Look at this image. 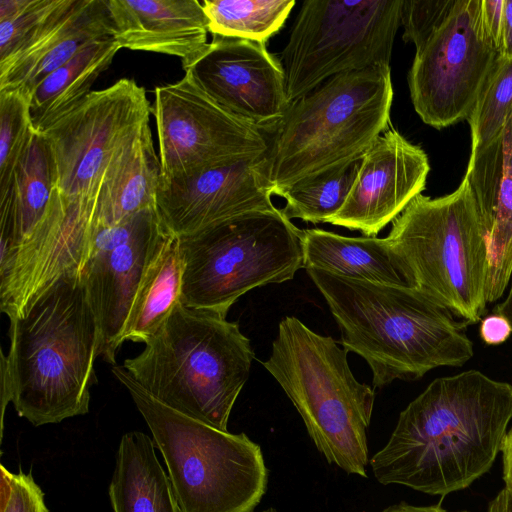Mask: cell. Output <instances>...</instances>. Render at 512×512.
Masks as SVG:
<instances>
[{"instance_id":"cell-10","label":"cell","mask_w":512,"mask_h":512,"mask_svg":"<svg viewBox=\"0 0 512 512\" xmlns=\"http://www.w3.org/2000/svg\"><path fill=\"white\" fill-rule=\"evenodd\" d=\"M403 0H306L279 58L289 104L328 79L390 66Z\"/></svg>"},{"instance_id":"cell-5","label":"cell","mask_w":512,"mask_h":512,"mask_svg":"<svg viewBox=\"0 0 512 512\" xmlns=\"http://www.w3.org/2000/svg\"><path fill=\"white\" fill-rule=\"evenodd\" d=\"M390 66L336 75L290 104L269 136L263 175L272 195L361 159L388 129Z\"/></svg>"},{"instance_id":"cell-43","label":"cell","mask_w":512,"mask_h":512,"mask_svg":"<svg viewBox=\"0 0 512 512\" xmlns=\"http://www.w3.org/2000/svg\"><path fill=\"white\" fill-rule=\"evenodd\" d=\"M509 284H510V289H509V292H508L506 298L504 299V301H502L495 307L494 313L499 314V315L503 316L504 318H506L511 326V329H512V272H511Z\"/></svg>"},{"instance_id":"cell-15","label":"cell","mask_w":512,"mask_h":512,"mask_svg":"<svg viewBox=\"0 0 512 512\" xmlns=\"http://www.w3.org/2000/svg\"><path fill=\"white\" fill-rule=\"evenodd\" d=\"M97 194L56 189L42 221L0 268V309L9 319L59 278L81 273L94 237Z\"/></svg>"},{"instance_id":"cell-41","label":"cell","mask_w":512,"mask_h":512,"mask_svg":"<svg viewBox=\"0 0 512 512\" xmlns=\"http://www.w3.org/2000/svg\"><path fill=\"white\" fill-rule=\"evenodd\" d=\"M381 512H450L441 505H430V506H416L411 505L406 502H400L398 504H393ZM461 512H469V511H461Z\"/></svg>"},{"instance_id":"cell-2","label":"cell","mask_w":512,"mask_h":512,"mask_svg":"<svg viewBox=\"0 0 512 512\" xmlns=\"http://www.w3.org/2000/svg\"><path fill=\"white\" fill-rule=\"evenodd\" d=\"M306 271L338 324L343 348L364 358L375 387L417 380L437 367H461L472 358L463 323L421 290Z\"/></svg>"},{"instance_id":"cell-13","label":"cell","mask_w":512,"mask_h":512,"mask_svg":"<svg viewBox=\"0 0 512 512\" xmlns=\"http://www.w3.org/2000/svg\"><path fill=\"white\" fill-rule=\"evenodd\" d=\"M151 112L162 181L259 157L269 148L267 134L223 109L187 73L176 83L156 87Z\"/></svg>"},{"instance_id":"cell-6","label":"cell","mask_w":512,"mask_h":512,"mask_svg":"<svg viewBox=\"0 0 512 512\" xmlns=\"http://www.w3.org/2000/svg\"><path fill=\"white\" fill-rule=\"evenodd\" d=\"M347 353L332 337L286 316L262 364L291 400L328 463L366 478V432L375 392L354 377Z\"/></svg>"},{"instance_id":"cell-8","label":"cell","mask_w":512,"mask_h":512,"mask_svg":"<svg viewBox=\"0 0 512 512\" xmlns=\"http://www.w3.org/2000/svg\"><path fill=\"white\" fill-rule=\"evenodd\" d=\"M387 237L415 288L466 323L481 319L487 305V245L465 177L451 194L417 195L393 220Z\"/></svg>"},{"instance_id":"cell-42","label":"cell","mask_w":512,"mask_h":512,"mask_svg":"<svg viewBox=\"0 0 512 512\" xmlns=\"http://www.w3.org/2000/svg\"><path fill=\"white\" fill-rule=\"evenodd\" d=\"M488 512H512V491L504 487L490 502Z\"/></svg>"},{"instance_id":"cell-23","label":"cell","mask_w":512,"mask_h":512,"mask_svg":"<svg viewBox=\"0 0 512 512\" xmlns=\"http://www.w3.org/2000/svg\"><path fill=\"white\" fill-rule=\"evenodd\" d=\"M473 191L487 245V303L499 300L512 272V178L501 168L470 156L464 176Z\"/></svg>"},{"instance_id":"cell-21","label":"cell","mask_w":512,"mask_h":512,"mask_svg":"<svg viewBox=\"0 0 512 512\" xmlns=\"http://www.w3.org/2000/svg\"><path fill=\"white\" fill-rule=\"evenodd\" d=\"M304 268L381 284L414 287L407 266L388 237H347L326 230H302Z\"/></svg>"},{"instance_id":"cell-20","label":"cell","mask_w":512,"mask_h":512,"mask_svg":"<svg viewBox=\"0 0 512 512\" xmlns=\"http://www.w3.org/2000/svg\"><path fill=\"white\" fill-rule=\"evenodd\" d=\"M121 48L180 58L185 70L208 49V20L198 0H106Z\"/></svg>"},{"instance_id":"cell-29","label":"cell","mask_w":512,"mask_h":512,"mask_svg":"<svg viewBox=\"0 0 512 512\" xmlns=\"http://www.w3.org/2000/svg\"><path fill=\"white\" fill-rule=\"evenodd\" d=\"M361 159L302 179L280 192L278 196L286 200L285 206L280 209L283 215L289 220L326 223L344 205L358 174Z\"/></svg>"},{"instance_id":"cell-19","label":"cell","mask_w":512,"mask_h":512,"mask_svg":"<svg viewBox=\"0 0 512 512\" xmlns=\"http://www.w3.org/2000/svg\"><path fill=\"white\" fill-rule=\"evenodd\" d=\"M108 37L113 26L106 0H61L36 36L0 64V91L30 95L85 46Z\"/></svg>"},{"instance_id":"cell-16","label":"cell","mask_w":512,"mask_h":512,"mask_svg":"<svg viewBox=\"0 0 512 512\" xmlns=\"http://www.w3.org/2000/svg\"><path fill=\"white\" fill-rule=\"evenodd\" d=\"M185 73L223 109L268 136L290 106L281 62L266 42L213 36Z\"/></svg>"},{"instance_id":"cell-39","label":"cell","mask_w":512,"mask_h":512,"mask_svg":"<svg viewBox=\"0 0 512 512\" xmlns=\"http://www.w3.org/2000/svg\"><path fill=\"white\" fill-rule=\"evenodd\" d=\"M502 478L505 488L512 491V427L507 431L501 446Z\"/></svg>"},{"instance_id":"cell-7","label":"cell","mask_w":512,"mask_h":512,"mask_svg":"<svg viewBox=\"0 0 512 512\" xmlns=\"http://www.w3.org/2000/svg\"><path fill=\"white\" fill-rule=\"evenodd\" d=\"M113 375L130 393L162 453L180 512H253L267 490L261 447L186 416L144 390L123 368Z\"/></svg>"},{"instance_id":"cell-22","label":"cell","mask_w":512,"mask_h":512,"mask_svg":"<svg viewBox=\"0 0 512 512\" xmlns=\"http://www.w3.org/2000/svg\"><path fill=\"white\" fill-rule=\"evenodd\" d=\"M161 166L149 123L124 147L104 175L97 194L96 224L113 226L157 208Z\"/></svg>"},{"instance_id":"cell-17","label":"cell","mask_w":512,"mask_h":512,"mask_svg":"<svg viewBox=\"0 0 512 512\" xmlns=\"http://www.w3.org/2000/svg\"><path fill=\"white\" fill-rule=\"evenodd\" d=\"M264 155L161 180L157 210L166 231L182 237L244 213L276 210L263 175Z\"/></svg>"},{"instance_id":"cell-1","label":"cell","mask_w":512,"mask_h":512,"mask_svg":"<svg viewBox=\"0 0 512 512\" xmlns=\"http://www.w3.org/2000/svg\"><path fill=\"white\" fill-rule=\"evenodd\" d=\"M511 419V384L477 370L437 378L400 413L374 476L442 497L466 489L491 469Z\"/></svg>"},{"instance_id":"cell-11","label":"cell","mask_w":512,"mask_h":512,"mask_svg":"<svg viewBox=\"0 0 512 512\" xmlns=\"http://www.w3.org/2000/svg\"><path fill=\"white\" fill-rule=\"evenodd\" d=\"M502 58L484 22L482 0H457L449 18L416 50L408 73L416 113L437 129L467 120Z\"/></svg>"},{"instance_id":"cell-40","label":"cell","mask_w":512,"mask_h":512,"mask_svg":"<svg viewBox=\"0 0 512 512\" xmlns=\"http://www.w3.org/2000/svg\"><path fill=\"white\" fill-rule=\"evenodd\" d=\"M1 378V430L3 431V421L5 408L9 402H12V385L5 360L1 357L0 364Z\"/></svg>"},{"instance_id":"cell-9","label":"cell","mask_w":512,"mask_h":512,"mask_svg":"<svg viewBox=\"0 0 512 512\" xmlns=\"http://www.w3.org/2000/svg\"><path fill=\"white\" fill-rule=\"evenodd\" d=\"M178 238L182 304L224 317L248 291L291 280L304 268L302 230L280 209L244 213Z\"/></svg>"},{"instance_id":"cell-12","label":"cell","mask_w":512,"mask_h":512,"mask_svg":"<svg viewBox=\"0 0 512 512\" xmlns=\"http://www.w3.org/2000/svg\"><path fill=\"white\" fill-rule=\"evenodd\" d=\"M150 112L144 88L123 78L93 90L41 132L51 151L56 189L68 196L98 191L120 152L149 123Z\"/></svg>"},{"instance_id":"cell-24","label":"cell","mask_w":512,"mask_h":512,"mask_svg":"<svg viewBox=\"0 0 512 512\" xmlns=\"http://www.w3.org/2000/svg\"><path fill=\"white\" fill-rule=\"evenodd\" d=\"M109 498L114 512H180L169 476L147 434L132 431L122 436Z\"/></svg>"},{"instance_id":"cell-38","label":"cell","mask_w":512,"mask_h":512,"mask_svg":"<svg viewBox=\"0 0 512 512\" xmlns=\"http://www.w3.org/2000/svg\"><path fill=\"white\" fill-rule=\"evenodd\" d=\"M500 49L503 58H512V0H504Z\"/></svg>"},{"instance_id":"cell-3","label":"cell","mask_w":512,"mask_h":512,"mask_svg":"<svg viewBox=\"0 0 512 512\" xmlns=\"http://www.w3.org/2000/svg\"><path fill=\"white\" fill-rule=\"evenodd\" d=\"M5 360L18 415L34 426L89 412L100 329L81 273L68 274L10 319Z\"/></svg>"},{"instance_id":"cell-33","label":"cell","mask_w":512,"mask_h":512,"mask_svg":"<svg viewBox=\"0 0 512 512\" xmlns=\"http://www.w3.org/2000/svg\"><path fill=\"white\" fill-rule=\"evenodd\" d=\"M457 0H403V39L420 49L451 15Z\"/></svg>"},{"instance_id":"cell-18","label":"cell","mask_w":512,"mask_h":512,"mask_svg":"<svg viewBox=\"0 0 512 512\" xmlns=\"http://www.w3.org/2000/svg\"><path fill=\"white\" fill-rule=\"evenodd\" d=\"M429 170L420 146L387 129L363 155L344 205L326 223L376 237L425 189Z\"/></svg>"},{"instance_id":"cell-14","label":"cell","mask_w":512,"mask_h":512,"mask_svg":"<svg viewBox=\"0 0 512 512\" xmlns=\"http://www.w3.org/2000/svg\"><path fill=\"white\" fill-rule=\"evenodd\" d=\"M167 233L157 208L113 226L96 224L81 277L99 324V356L107 363H116L138 286Z\"/></svg>"},{"instance_id":"cell-27","label":"cell","mask_w":512,"mask_h":512,"mask_svg":"<svg viewBox=\"0 0 512 512\" xmlns=\"http://www.w3.org/2000/svg\"><path fill=\"white\" fill-rule=\"evenodd\" d=\"M56 190L55 170L44 136L34 131L13 173L10 189L0 198L9 203L13 219V249L0 262L5 266L18 246L42 221Z\"/></svg>"},{"instance_id":"cell-28","label":"cell","mask_w":512,"mask_h":512,"mask_svg":"<svg viewBox=\"0 0 512 512\" xmlns=\"http://www.w3.org/2000/svg\"><path fill=\"white\" fill-rule=\"evenodd\" d=\"M213 36L266 42L284 25L294 0H204Z\"/></svg>"},{"instance_id":"cell-36","label":"cell","mask_w":512,"mask_h":512,"mask_svg":"<svg viewBox=\"0 0 512 512\" xmlns=\"http://www.w3.org/2000/svg\"><path fill=\"white\" fill-rule=\"evenodd\" d=\"M512 329L506 318L493 313L481 321L480 336L488 345H498L505 342L511 335Z\"/></svg>"},{"instance_id":"cell-30","label":"cell","mask_w":512,"mask_h":512,"mask_svg":"<svg viewBox=\"0 0 512 512\" xmlns=\"http://www.w3.org/2000/svg\"><path fill=\"white\" fill-rule=\"evenodd\" d=\"M511 107L512 58H502L467 119L471 130V152L487 145L500 132Z\"/></svg>"},{"instance_id":"cell-26","label":"cell","mask_w":512,"mask_h":512,"mask_svg":"<svg viewBox=\"0 0 512 512\" xmlns=\"http://www.w3.org/2000/svg\"><path fill=\"white\" fill-rule=\"evenodd\" d=\"M179 238L167 233L146 268L127 316L122 341L146 343L181 302Z\"/></svg>"},{"instance_id":"cell-32","label":"cell","mask_w":512,"mask_h":512,"mask_svg":"<svg viewBox=\"0 0 512 512\" xmlns=\"http://www.w3.org/2000/svg\"><path fill=\"white\" fill-rule=\"evenodd\" d=\"M61 0H0V64L22 50L44 27Z\"/></svg>"},{"instance_id":"cell-35","label":"cell","mask_w":512,"mask_h":512,"mask_svg":"<svg viewBox=\"0 0 512 512\" xmlns=\"http://www.w3.org/2000/svg\"><path fill=\"white\" fill-rule=\"evenodd\" d=\"M470 156L498 166L512 178V107L500 132L484 147L471 152Z\"/></svg>"},{"instance_id":"cell-44","label":"cell","mask_w":512,"mask_h":512,"mask_svg":"<svg viewBox=\"0 0 512 512\" xmlns=\"http://www.w3.org/2000/svg\"><path fill=\"white\" fill-rule=\"evenodd\" d=\"M262 512H278L277 510H275L274 508H269V509H266Z\"/></svg>"},{"instance_id":"cell-37","label":"cell","mask_w":512,"mask_h":512,"mask_svg":"<svg viewBox=\"0 0 512 512\" xmlns=\"http://www.w3.org/2000/svg\"><path fill=\"white\" fill-rule=\"evenodd\" d=\"M503 2L504 0H482L484 22L489 33L491 34L499 48L501 37Z\"/></svg>"},{"instance_id":"cell-31","label":"cell","mask_w":512,"mask_h":512,"mask_svg":"<svg viewBox=\"0 0 512 512\" xmlns=\"http://www.w3.org/2000/svg\"><path fill=\"white\" fill-rule=\"evenodd\" d=\"M34 131L29 95L0 91V198L9 191L15 168Z\"/></svg>"},{"instance_id":"cell-25","label":"cell","mask_w":512,"mask_h":512,"mask_svg":"<svg viewBox=\"0 0 512 512\" xmlns=\"http://www.w3.org/2000/svg\"><path fill=\"white\" fill-rule=\"evenodd\" d=\"M120 49L113 37L93 41L48 75L29 95L34 130L43 132L92 92Z\"/></svg>"},{"instance_id":"cell-34","label":"cell","mask_w":512,"mask_h":512,"mask_svg":"<svg viewBox=\"0 0 512 512\" xmlns=\"http://www.w3.org/2000/svg\"><path fill=\"white\" fill-rule=\"evenodd\" d=\"M0 512H50L31 474L12 473L1 465Z\"/></svg>"},{"instance_id":"cell-4","label":"cell","mask_w":512,"mask_h":512,"mask_svg":"<svg viewBox=\"0 0 512 512\" xmlns=\"http://www.w3.org/2000/svg\"><path fill=\"white\" fill-rule=\"evenodd\" d=\"M254 351L239 325L179 302L123 368L164 405L228 431L231 410L248 380Z\"/></svg>"}]
</instances>
